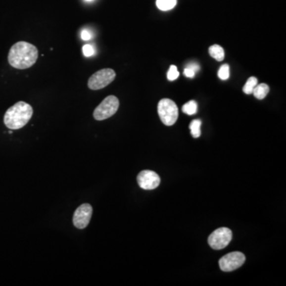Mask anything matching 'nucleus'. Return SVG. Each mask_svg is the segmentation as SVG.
I'll return each instance as SVG.
<instances>
[{
    "label": "nucleus",
    "mask_w": 286,
    "mask_h": 286,
    "mask_svg": "<svg viewBox=\"0 0 286 286\" xmlns=\"http://www.w3.org/2000/svg\"><path fill=\"white\" fill-rule=\"evenodd\" d=\"M39 58V50L35 46L26 42L13 45L8 54L11 66L18 69H26L35 65Z\"/></svg>",
    "instance_id": "nucleus-1"
},
{
    "label": "nucleus",
    "mask_w": 286,
    "mask_h": 286,
    "mask_svg": "<svg viewBox=\"0 0 286 286\" xmlns=\"http://www.w3.org/2000/svg\"><path fill=\"white\" fill-rule=\"evenodd\" d=\"M33 113V107L29 103L18 102L6 111L5 125L10 130L21 129L31 120Z\"/></svg>",
    "instance_id": "nucleus-2"
},
{
    "label": "nucleus",
    "mask_w": 286,
    "mask_h": 286,
    "mask_svg": "<svg viewBox=\"0 0 286 286\" xmlns=\"http://www.w3.org/2000/svg\"><path fill=\"white\" fill-rule=\"evenodd\" d=\"M157 112L161 122L166 126L175 124L178 118V107L174 101L162 99L157 106Z\"/></svg>",
    "instance_id": "nucleus-3"
},
{
    "label": "nucleus",
    "mask_w": 286,
    "mask_h": 286,
    "mask_svg": "<svg viewBox=\"0 0 286 286\" xmlns=\"http://www.w3.org/2000/svg\"><path fill=\"white\" fill-rule=\"evenodd\" d=\"M119 107V101L115 95L106 97L100 104L95 109L93 116L98 121L104 120L111 117L117 112Z\"/></svg>",
    "instance_id": "nucleus-4"
},
{
    "label": "nucleus",
    "mask_w": 286,
    "mask_h": 286,
    "mask_svg": "<svg viewBox=\"0 0 286 286\" xmlns=\"http://www.w3.org/2000/svg\"><path fill=\"white\" fill-rule=\"evenodd\" d=\"M115 77L116 74L113 69H101L89 78L88 86L91 90H99L110 85L115 80Z\"/></svg>",
    "instance_id": "nucleus-5"
},
{
    "label": "nucleus",
    "mask_w": 286,
    "mask_h": 286,
    "mask_svg": "<svg viewBox=\"0 0 286 286\" xmlns=\"http://www.w3.org/2000/svg\"><path fill=\"white\" fill-rule=\"evenodd\" d=\"M232 239V232L228 228H220L214 231L208 237V244L214 250H222Z\"/></svg>",
    "instance_id": "nucleus-6"
},
{
    "label": "nucleus",
    "mask_w": 286,
    "mask_h": 286,
    "mask_svg": "<svg viewBox=\"0 0 286 286\" xmlns=\"http://www.w3.org/2000/svg\"><path fill=\"white\" fill-rule=\"evenodd\" d=\"M245 261L246 257L242 252H232L220 258L219 266L224 272H231L241 267Z\"/></svg>",
    "instance_id": "nucleus-7"
},
{
    "label": "nucleus",
    "mask_w": 286,
    "mask_h": 286,
    "mask_svg": "<svg viewBox=\"0 0 286 286\" xmlns=\"http://www.w3.org/2000/svg\"><path fill=\"white\" fill-rule=\"evenodd\" d=\"M93 215V207L89 204L80 206L73 215V224L79 229H84L89 225Z\"/></svg>",
    "instance_id": "nucleus-8"
},
{
    "label": "nucleus",
    "mask_w": 286,
    "mask_h": 286,
    "mask_svg": "<svg viewBox=\"0 0 286 286\" xmlns=\"http://www.w3.org/2000/svg\"><path fill=\"white\" fill-rule=\"evenodd\" d=\"M137 182L143 190H155L161 183V178L155 172L143 170L138 175Z\"/></svg>",
    "instance_id": "nucleus-9"
},
{
    "label": "nucleus",
    "mask_w": 286,
    "mask_h": 286,
    "mask_svg": "<svg viewBox=\"0 0 286 286\" xmlns=\"http://www.w3.org/2000/svg\"><path fill=\"white\" fill-rule=\"evenodd\" d=\"M269 92H270V87L268 85L266 84H260V85H256L252 93L257 99H262L267 95Z\"/></svg>",
    "instance_id": "nucleus-10"
},
{
    "label": "nucleus",
    "mask_w": 286,
    "mask_h": 286,
    "mask_svg": "<svg viewBox=\"0 0 286 286\" xmlns=\"http://www.w3.org/2000/svg\"><path fill=\"white\" fill-rule=\"evenodd\" d=\"M209 54L216 61H222L224 59V50L219 45H213L209 48Z\"/></svg>",
    "instance_id": "nucleus-11"
},
{
    "label": "nucleus",
    "mask_w": 286,
    "mask_h": 286,
    "mask_svg": "<svg viewBox=\"0 0 286 286\" xmlns=\"http://www.w3.org/2000/svg\"><path fill=\"white\" fill-rule=\"evenodd\" d=\"M156 5L159 10L166 11L174 8L177 5V0H157Z\"/></svg>",
    "instance_id": "nucleus-12"
},
{
    "label": "nucleus",
    "mask_w": 286,
    "mask_h": 286,
    "mask_svg": "<svg viewBox=\"0 0 286 286\" xmlns=\"http://www.w3.org/2000/svg\"><path fill=\"white\" fill-rule=\"evenodd\" d=\"M200 127H201V121L199 119H194L193 121H191V123H190V128L192 137L197 139L201 135Z\"/></svg>",
    "instance_id": "nucleus-13"
},
{
    "label": "nucleus",
    "mask_w": 286,
    "mask_h": 286,
    "mask_svg": "<svg viewBox=\"0 0 286 286\" xmlns=\"http://www.w3.org/2000/svg\"><path fill=\"white\" fill-rule=\"evenodd\" d=\"M182 111L186 115H195L197 111V103L194 100L188 102L182 107Z\"/></svg>",
    "instance_id": "nucleus-14"
},
{
    "label": "nucleus",
    "mask_w": 286,
    "mask_h": 286,
    "mask_svg": "<svg viewBox=\"0 0 286 286\" xmlns=\"http://www.w3.org/2000/svg\"><path fill=\"white\" fill-rule=\"evenodd\" d=\"M257 85H258V79L254 77H250L244 85L243 89H242L243 93H246L247 95H250L253 93V90Z\"/></svg>",
    "instance_id": "nucleus-15"
},
{
    "label": "nucleus",
    "mask_w": 286,
    "mask_h": 286,
    "mask_svg": "<svg viewBox=\"0 0 286 286\" xmlns=\"http://www.w3.org/2000/svg\"><path fill=\"white\" fill-rule=\"evenodd\" d=\"M218 77H220L223 81H226L230 77V67L228 64H225V65H223L220 67V69L218 72Z\"/></svg>",
    "instance_id": "nucleus-16"
},
{
    "label": "nucleus",
    "mask_w": 286,
    "mask_h": 286,
    "mask_svg": "<svg viewBox=\"0 0 286 286\" xmlns=\"http://www.w3.org/2000/svg\"><path fill=\"white\" fill-rule=\"evenodd\" d=\"M179 77V72L175 65H171L167 73V78L169 81H175Z\"/></svg>",
    "instance_id": "nucleus-17"
},
{
    "label": "nucleus",
    "mask_w": 286,
    "mask_h": 286,
    "mask_svg": "<svg viewBox=\"0 0 286 286\" xmlns=\"http://www.w3.org/2000/svg\"><path fill=\"white\" fill-rule=\"evenodd\" d=\"M83 52L85 56L89 57L94 54V48L90 45H85L83 47Z\"/></svg>",
    "instance_id": "nucleus-18"
},
{
    "label": "nucleus",
    "mask_w": 286,
    "mask_h": 286,
    "mask_svg": "<svg viewBox=\"0 0 286 286\" xmlns=\"http://www.w3.org/2000/svg\"><path fill=\"white\" fill-rule=\"evenodd\" d=\"M184 74L186 77H189V78H192V77H195V72L193 69H191L190 67L186 66L185 71H184Z\"/></svg>",
    "instance_id": "nucleus-19"
},
{
    "label": "nucleus",
    "mask_w": 286,
    "mask_h": 286,
    "mask_svg": "<svg viewBox=\"0 0 286 286\" xmlns=\"http://www.w3.org/2000/svg\"><path fill=\"white\" fill-rule=\"evenodd\" d=\"M81 39L85 41L89 40V39H91V34L89 31H86V30L83 31L82 33H81Z\"/></svg>",
    "instance_id": "nucleus-20"
},
{
    "label": "nucleus",
    "mask_w": 286,
    "mask_h": 286,
    "mask_svg": "<svg viewBox=\"0 0 286 286\" xmlns=\"http://www.w3.org/2000/svg\"><path fill=\"white\" fill-rule=\"evenodd\" d=\"M187 67H190V68H191V69H193L195 73H197L198 71L199 70V65L195 62L190 63V64L187 65Z\"/></svg>",
    "instance_id": "nucleus-21"
},
{
    "label": "nucleus",
    "mask_w": 286,
    "mask_h": 286,
    "mask_svg": "<svg viewBox=\"0 0 286 286\" xmlns=\"http://www.w3.org/2000/svg\"><path fill=\"white\" fill-rule=\"evenodd\" d=\"M85 1H86V2H92L93 0H85Z\"/></svg>",
    "instance_id": "nucleus-22"
}]
</instances>
